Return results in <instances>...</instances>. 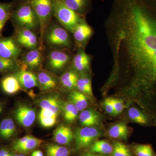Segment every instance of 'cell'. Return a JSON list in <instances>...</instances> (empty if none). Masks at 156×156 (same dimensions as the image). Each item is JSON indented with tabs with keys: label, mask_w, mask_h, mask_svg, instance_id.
I'll return each instance as SVG.
<instances>
[{
	"label": "cell",
	"mask_w": 156,
	"mask_h": 156,
	"mask_svg": "<svg viewBox=\"0 0 156 156\" xmlns=\"http://www.w3.org/2000/svg\"><path fill=\"white\" fill-rule=\"evenodd\" d=\"M11 17L21 28L34 30L40 27L38 18L29 1L20 3Z\"/></svg>",
	"instance_id": "1"
},
{
	"label": "cell",
	"mask_w": 156,
	"mask_h": 156,
	"mask_svg": "<svg viewBox=\"0 0 156 156\" xmlns=\"http://www.w3.org/2000/svg\"><path fill=\"white\" fill-rule=\"evenodd\" d=\"M52 2L53 16L64 27L73 31L81 22L80 15L68 8L61 0H52Z\"/></svg>",
	"instance_id": "2"
},
{
	"label": "cell",
	"mask_w": 156,
	"mask_h": 156,
	"mask_svg": "<svg viewBox=\"0 0 156 156\" xmlns=\"http://www.w3.org/2000/svg\"><path fill=\"white\" fill-rule=\"evenodd\" d=\"M29 1L38 18L41 37L42 38L52 16H53L52 0H30Z\"/></svg>",
	"instance_id": "3"
},
{
	"label": "cell",
	"mask_w": 156,
	"mask_h": 156,
	"mask_svg": "<svg viewBox=\"0 0 156 156\" xmlns=\"http://www.w3.org/2000/svg\"><path fill=\"white\" fill-rule=\"evenodd\" d=\"M45 40L48 45L53 48L69 46V35L65 29L57 24L50 25L45 31Z\"/></svg>",
	"instance_id": "4"
},
{
	"label": "cell",
	"mask_w": 156,
	"mask_h": 156,
	"mask_svg": "<svg viewBox=\"0 0 156 156\" xmlns=\"http://www.w3.org/2000/svg\"><path fill=\"white\" fill-rule=\"evenodd\" d=\"M99 136V131L93 127H85L78 129L75 136L76 147L78 149L89 147Z\"/></svg>",
	"instance_id": "5"
},
{
	"label": "cell",
	"mask_w": 156,
	"mask_h": 156,
	"mask_svg": "<svg viewBox=\"0 0 156 156\" xmlns=\"http://www.w3.org/2000/svg\"><path fill=\"white\" fill-rule=\"evenodd\" d=\"M20 52L19 44L14 39H0V56L9 59H17Z\"/></svg>",
	"instance_id": "6"
},
{
	"label": "cell",
	"mask_w": 156,
	"mask_h": 156,
	"mask_svg": "<svg viewBox=\"0 0 156 156\" xmlns=\"http://www.w3.org/2000/svg\"><path fill=\"white\" fill-rule=\"evenodd\" d=\"M68 54L62 50H55L50 51L47 58V63L50 69L58 71L63 69L69 60Z\"/></svg>",
	"instance_id": "7"
},
{
	"label": "cell",
	"mask_w": 156,
	"mask_h": 156,
	"mask_svg": "<svg viewBox=\"0 0 156 156\" xmlns=\"http://www.w3.org/2000/svg\"><path fill=\"white\" fill-rule=\"evenodd\" d=\"M17 44L23 48L30 50L35 49L37 46V38L33 30L27 28H21L16 37Z\"/></svg>",
	"instance_id": "8"
},
{
	"label": "cell",
	"mask_w": 156,
	"mask_h": 156,
	"mask_svg": "<svg viewBox=\"0 0 156 156\" xmlns=\"http://www.w3.org/2000/svg\"><path fill=\"white\" fill-rule=\"evenodd\" d=\"M15 116L17 122L24 127H30L36 119V113L32 108L26 105H20L15 112Z\"/></svg>",
	"instance_id": "9"
},
{
	"label": "cell",
	"mask_w": 156,
	"mask_h": 156,
	"mask_svg": "<svg viewBox=\"0 0 156 156\" xmlns=\"http://www.w3.org/2000/svg\"><path fill=\"white\" fill-rule=\"evenodd\" d=\"M43 55L39 50L33 49L27 53L23 58L21 64V70L27 68L31 69H37L41 67L43 64Z\"/></svg>",
	"instance_id": "10"
},
{
	"label": "cell",
	"mask_w": 156,
	"mask_h": 156,
	"mask_svg": "<svg viewBox=\"0 0 156 156\" xmlns=\"http://www.w3.org/2000/svg\"><path fill=\"white\" fill-rule=\"evenodd\" d=\"M21 87L26 89L39 87L37 76L30 71L21 70L14 74Z\"/></svg>",
	"instance_id": "11"
},
{
	"label": "cell",
	"mask_w": 156,
	"mask_h": 156,
	"mask_svg": "<svg viewBox=\"0 0 156 156\" xmlns=\"http://www.w3.org/2000/svg\"><path fill=\"white\" fill-rule=\"evenodd\" d=\"M53 137L57 143L61 145H66L71 142L73 135L69 127L60 125L54 131Z\"/></svg>",
	"instance_id": "12"
},
{
	"label": "cell",
	"mask_w": 156,
	"mask_h": 156,
	"mask_svg": "<svg viewBox=\"0 0 156 156\" xmlns=\"http://www.w3.org/2000/svg\"><path fill=\"white\" fill-rule=\"evenodd\" d=\"M37 77L39 87L43 90H52L57 87V81L56 78L50 73L46 71H41Z\"/></svg>",
	"instance_id": "13"
},
{
	"label": "cell",
	"mask_w": 156,
	"mask_h": 156,
	"mask_svg": "<svg viewBox=\"0 0 156 156\" xmlns=\"http://www.w3.org/2000/svg\"><path fill=\"white\" fill-rule=\"evenodd\" d=\"M66 6L81 15L87 13L90 5V0H61Z\"/></svg>",
	"instance_id": "14"
},
{
	"label": "cell",
	"mask_w": 156,
	"mask_h": 156,
	"mask_svg": "<svg viewBox=\"0 0 156 156\" xmlns=\"http://www.w3.org/2000/svg\"><path fill=\"white\" fill-rule=\"evenodd\" d=\"M73 32L76 41L79 43H83L91 36L92 30L89 25L81 22L75 27Z\"/></svg>",
	"instance_id": "15"
},
{
	"label": "cell",
	"mask_w": 156,
	"mask_h": 156,
	"mask_svg": "<svg viewBox=\"0 0 156 156\" xmlns=\"http://www.w3.org/2000/svg\"><path fill=\"white\" fill-rule=\"evenodd\" d=\"M2 85L3 90L7 94H14L21 89L19 81L14 75L8 76L4 78Z\"/></svg>",
	"instance_id": "16"
},
{
	"label": "cell",
	"mask_w": 156,
	"mask_h": 156,
	"mask_svg": "<svg viewBox=\"0 0 156 156\" xmlns=\"http://www.w3.org/2000/svg\"><path fill=\"white\" fill-rule=\"evenodd\" d=\"M80 120L83 126L91 127L97 125L99 118L96 113L91 110H84L80 115Z\"/></svg>",
	"instance_id": "17"
},
{
	"label": "cell",
	"mask_w": 156,
	"mask_h": 156,
	"mask_svg": "<svg viewBox=\"0 0 156 156\" xmlns=\"http://www.w3.org/2000/svg\"><path fill=\"white\" fill-rule=\"evenodd\" d=\"M113 147L105 140H97L92 144L90 147V152L101 154L108 155L112 154Z\"/></svg>",
	"instance_id": "18"
},
{
	"label": "cell",
	"mask_w": 156,
	"mask_h": 156,
	"mask_svg": "<svg viewBox=\"0 0 156 156\" xmlns=\"http://www.w3.org/2000/svg\"><path fill=\"white\" fill-rule=\"evenodd\" d=\"M41 108L52 112L58 116L61 111L60 101L55 97H49L42 99L40 103Z\"/></svg>",
	"instance_id": "19"
},
{
	"label": "cell",
	"mask_w": 156,
	"mask_h": 156,
	"mask_svg": "<svg viewBox=\"0 0 156 156\" xmlns=\"http://www.w3.org/2000/svg\"><path fill=\"white\" fill-rule=\"evenodd\" d=\"M16 127L14 121L10 119H5L0 124V136L2 138L8 139L15 134Z\"/></svg>",
	"instance_id": "20"
},
{
	"label": "cell",
	"mask_w": 156,
	"mask_h": 156,
	"mask_svg": "<svg viewBox=\"0 0 156 156\" xmlns=\"http://www.w3.org/2000/svg\"><path fill=\"white\" fill-rule=\"evenodd\" d=\"M57 116L52 112L41 108L39 114V120L41 125L44 128L53 127L56 122Z\"/></svg>",
	"instance_id": "21"
},
{
	"label": "cell",
	"mask_w": 156,
	"mask_h": 156,
	"mask_svg": "<svg viewBox=\"0 0 156 156\" xmlns=\"http://www.w3.org/2000/svg\"><path fill=\"white\" fill-rule=\"evenodd\" d=\"M73 64L75 68L78 71H83L89 68L90 57L85 52H80L74 58Z\"/></svg>",
	"instance_id": "22"
},
{
	"label": "cell",
	"mask_w": 156,
	"mask_h": 156,
	"mask_svg": "<svg viewBox=\"0 0 156 156\" xmlns=\"http://www.w3.org/2000/svg\"><path fill=\"white\" fill-rule=\"evenodd\" d=\"M128 128L126 124L121 123L111 127L108 131L109 136L115 139H126L128 135Z\"/></svg>",
	"instance_id": "23"
},
{
	"label": "cell",
	"mask_w": 156,
	"mask_h": 156,
	"mask_svg": "<svg viewBox=\"0 0 156 156\" xmlns=\"http://www.w3.org/2000/svg\"><path fill=\"white\" fill-rule=\"evenodd\" d=\"M71 100L79 111H82L87 108L88 101L86 95L79 91H73L70 95Z\"/></svg>",
	"instance_id": "24"
},
{
	"label": "cell",
	"mask_w": 156,
	"mask_h": 156,
	"mask_svg": "<svg viewBox=\"0 0 156 156\" xmlns=\"http://www.w3.org/2000/svg\"><path fill=\"white\" fill-rule=\"evenodd\" d=\"M77 75L73 71L64 73L60 77V83L62 86L68 89H72L76 87L78 80Z\"/></svg>",
	"instance_id": "25"
},
{
	"label": "cell",
	"mask_w": 156,
	"mask_h": 156,
	"mask_svg": "<svg viewBox=\"0 0 156 156\" xmlns=\"http://www.w3.org/2000/svg\"><path fill=\"white\" fill-rule=\"evenodd\" d=\"M43 142L42 140L31 136L30 138L23 145L17 148L14 151L20 153H27L36 148Z\"/></svg>",
	"instance_id": "26"
},
{
	"label": "cell",
	"mask_w": 156,
	"mask_h": 156,
	"mask_svg": "<svg viewBox=\"0 0 156 156\" xmlns=\"http://www.w3.org/2000/svg\"><path fill=\"white\" fill-rule=\"evenodd\" d=\"M21 67V64L17 59H9L0 56V72L12 71L16 70Z\"/></svg>",
	"instance_id": "27"
},
{
	"label": "cell",
	"mask_w": 156,
	"mask_h": 156,
	"mask_svg": "<svg viewBox=\"0 0 156 156\" xmlns=\"http://www.w3.org/2000/svg\"><path fill=\"white\" fill-rule=\"evenodd\" d=\"M48 156H68L69 151L67 147L57 144H49L46 148Z\"/></svg>",
	"instance_id": "28"
},
{
	"label": "cell",
	"mask_w": 156,
	"mask_h": 156,
	"mask_svg": "<svg viewBox=\"0 0 156 156\" xmlns=\"http://www.w3.org/2000/svg\"><path fill=\"white\" fill-rule=\"evenodd\" d=\"M63 116L65 119L68 122H72L74 121L77 116V109L72 103L66 102L63 107Z\"/></svg>",
	"instance_id": "29"
},
{
	"label": "cell",
	"mask_w": 156,
	"mask_h": 156,
	"mask_svg": "<svg viewBox=\"0 0 156 156\" xmlns=\"http://www.w3.org/2000/svg\"><path fill=\"white\" fill-rule=\"evenodd\" d=\"M14 6V3H0V22L5 23L12 16Z\"/></svg>",
	"instance_id": "30"
},
{
	"label": "cell",
	"mask_w": 156,
	"mask_h": 156,
	"mask_svg": "<svg viewBox=\"0 0 156 156\" xmlns=\"http://www.w3.org/2000/svg\"><path fill=\"white\" fill-rule=\"evenodd\" d=\"M134 151L136 156H156L150 144H139L134 146Z\"/></svg>",
	"instance_id": "31"
},
{
	"label": "cell",
	"mask_w": 156,
	"mask_h": 156,
	"mask_svg": "<svg viewBox=\"0 0 156 156\" xmlns=\"http://www.w3.org/2000/svg\"><path fill=\"white\" fill-rule=\"evenodd\" d=\"M128 113L130 119L135 122L141 125H145L147 122V119L145 115L136 108L129 109Z\"/></svg>",
	"instance_id": "32"
},
{
	"label": "cell",
	"mask_w": 156,
	"mask_h": 156,
	"mask_svg": "<svg viewBox=\"0 0 156 156\" xmlns=\"http://www.w3.org/2000/svg\"><path fill=\"white\" fill-rule=\"evenodd\" d=\"M76 87L80 92L89 95H92V85L90 80L88 78H81L78 79Z\"/></svg>",
	"instance_id": "33"
},
{
	"label": "cell",
	"mask_w": 156,
	"mask_h": 156,
	"mask_svg": "<svg viewBox=\"0 0 156 156\" xmlns=\"http://www.w3.org/2000/svg\"><path fill=\"white\" fill-rule=\"evenodd\" d=\"M113 147L112 156H132L128 147L122 143H115Z\"/></svg>",
	"instance_id": "34"
},
{
	"label": "cell",
	"mask_w": 156,
	"mask_h": 156,
	"mask_svg": "<svg viewBox=\"0 0 156 156\" xmlns=\"http://www.w3.org/2000/svg\"><path fill=\"white\" fill-rule=\"evenodd\" d=\"M112 100L114 109V114L118 115L122 112L124 108L123 102L115 98H112Z\"/></svg>",
	"instance_id": "35"
},
{
	"label": "cell",
	"mask_w": 156,
	"mask_h": 156,
	"mask_svg": "<svg viewBox=\"0 0 156 156\" xmlns=\"http://www.w3.org/2000/svg\"><path fill=\"white\" fill-rule=\"evenodd\" d=\"M104 106L107 112L110 114H114V109L112 98H107L104 101Z\"/></svg>",
	"instance_id": "36"
},
{
	"label": "cell",
	"mask_w": 156,
	"mask_h": 156,
	"mask_svg": "<svg viewBox=\"0 0 156 156\" xmlns=\"http://www.w3.org/2000/svg\"><path fill=\"white\" fill-rule=\"evenodd\" d=\"M0 156H11V155L8 151L2 150L0 151Z\"/></svg>",
	"instance_id": "37"
},
{
	"label": "cell",
	"mask_w": 156,
	"mask_h": 156,
	"mask_svg": "<svg viewBox=\"0 0 156 156\" xmlns=\"http://www.w3.org/2000/svg\"><path fill=\"white\" fill-rule=\"evenodd\" d=\"M31 156H44V155L41 151L37 150L34 151L31 154Z\"/></svg>",
	"instance_id": "38"
},
{
	"label": "cell",
	"mask_w": 156,
	"mask_h": 156,
	"mask_svg": "<svg viewBox=\"0 0 156 156\" xmlns=\"http://www.w3.org/2000/svg\"><path fill=\"white\" fill-rule=\"evenodd\" d=\"M81 156H104L103 155H98L96 154L92 153L90 152H87L86 153L83 154Z\"/></svg>",
	"instance_id": "39"
},
{
	"label": "cell",
	"mask_w": 156,
	"mask_h": 156,
	"mask_svg": "<svg viewBox=\"0 0 156 156\" xmlns=\"http://www.w3.org/2000/svg\"><path fill=\"white\" fill-rule=\"evenodd\" d=\"M151 64L154 69V73L156 75V62H153V63H151Z\"/></svg>",
	"instance_id": "40"
},
{
	"label": "cell",
	"mask_w": 156,
	"mask_h": 156,
	"mask_svg": "<svg viewBox=\"0 0 156 156\" xmlns=\"http://www.w3.org/2000/svg\"><path fill=\"white\" fill-rule=\"evenodd\" d=\"M5 23L0 22V34H1V32H2V30Z\"/></svg>",
	"instance_id": "41"
},
{
	"label": "cell",
	"mask_w": 156,
	"mask_h": 156,
	"mask_svg": "<svg viewBox=\"0 0 156 156\" xmlns=\"http://www.w3.org/2000/svg\"><path fill=\"white\" fill-rule=\"evenodd\" d=\"M3 110V106L2 105V104L0 103V114H1V113L2 112Z\"/></svg>",
	"instance_id": "42"
},
{
	"label": "cell",
	"mask_w": 156,
	"mask_h": 156,
	"mask_svg": "<svg viewBox=\"0 0 156 156\" xmlns=\"http://www.w3.org/2000/svg\"><path fill=\"white\" fill-rule=\"evenodd\" d=\"M19 2H20V3L24 2H27V1H30V0H18Z\"/></svg>",
	"instance_id": "43"
},
{
	"label": "cell",
	"mask_w": 156,
	"mask_h": 156,
	"mask_svg": "<svg viewBox=\"0 0 156 156\" xmlns=\"http://www.w3.org/2000/svg\"><path fill=\"white\" fill-rule=\"evenodd\" d=\"M19 156H25L24 155L20 154V155H19Z\"/></svg>",
	"instance_id": "44"
},
{
	"label": "cell",
	"mask_w": 156,
	"mask_h": 156,
	"mask_svg": "<svg viewBox=\"0 0 156 156\" xmlns=\"http://www.w3.org/2000/svg\"><path fill=\"white\" fill-rule=\"evenodd\" d=\"M14 156H19V155H15Z\"/></svg>",
	"instance_id": "45"
}]
</instances>
